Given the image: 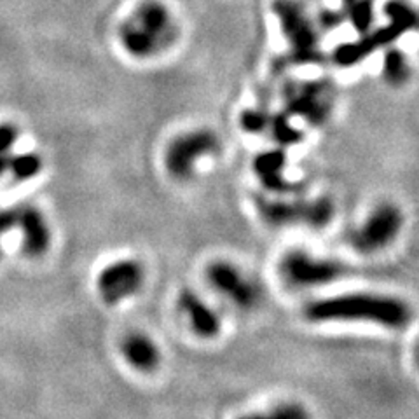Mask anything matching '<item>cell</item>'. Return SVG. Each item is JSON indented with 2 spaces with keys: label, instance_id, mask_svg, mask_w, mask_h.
Segmentation results:
<instances>
[{
  "label": "cell",
  "instance_id": "f1b7e54d",
  "mask_svg": "<svg viewBox=\"0 0 419 419\" xmlns=\"http://www.w3.org/2000/svg\"><path fill=\"white\" fill-rule=\"evenodd\" d=\"M354 0H341V11H345L350 4H353Z\"/></svg>",
  "mask_w": 419,
  "mask_h": 419
},
{
  "label": "cell",
  "instance_id": "ac0fdd59",
  "mask_svg": "<svg viewBox=\"0 0 419 419\" xmlns=\"http://www.w3.org/2000/svg\"><path fill=\"white\" fill-rule=\"evenodd\" d=\"M267 131L271 133L278 147L286 149V147L299 145L304 140L303 131L297 126H294L292 117L286 114L285 111L276 112V114H269V123H267Z\"/></svg>",
  "mask_w": 419,
  "mask_h": 419
},
{
  "label": "cell",
  "instance_id": "7c38bea8",
  "mask_svg": "<svg viewBox=\"0 0 419 419\" xmlns=\"http://www.w3.org/2000/svg\"><path fill=\"white\" fill-rule=\"evenodd\" d=\"M285 168L286 150L281 147L262 150L252 161V169L259 179L260 186L267 192H273V194H290V192H296L301 189L299 184H294L286 179Z\"/></svg>",
  "mask_w": 419,
  "mask_h": 419
},
{
  "label": "cell",
  "instance_id": "8fae6325",
  "mask_svg": "<svg viewBox=\"0 0 419 419\" xmlns=\"http://www.w3.org/2000/svg\"><path fill=\"white\" fill-rule=\"evenodd\" d=\"M130 18L160 44L161 51L168 49L179 37V26L172 11L160 0H142Z\"/></svg>",
  "mask_w": 419,
  "mask_h": 419
},
{
  "label": "cell",
  "instance_id": "cb8c5ba5",
  "mask_svg": "<svg viewBox=\"0 0 419 419\" xmlns=\"http://www.w3.org/2000/svg\"><path fill=\"white\" fill-rule=\"evenodd\" d=\"M18 140V128L11 123L0 124V154H7Z\"/></svg>",
  "mask_w": 419,
  "mask_h": 419
},
{
  "label": "cell",
  "instance_id": "8992f818",
  "mask_svg": "<svg viewBox=\"0 0 419 419\" xmlns=\"http://www.w3.org/2000/svg\"><path fill=\"white\" fill-rule=\"evenodd\" d=\"M279 273L292 286H322L345 276L346 266L337 260L316 259L303 250H292L279 262Z\"/></svg>",
  "mask_w": 419,
  "mask_h": 419
},
{
  "label": "cell",
  "instance_id": "277c9868",
  "mask_svg": "<svg viewBox=\"0 0 419 419\" xmlns=\"http://www.w3.org/2000/svg\"><path fill=\"white\" fill-rule=\"evenodd\" d=\"M285 112L290 117H299L304 123L320 128L327 123L334 111L337 89L332 79H311L303 82H290L283 91Z\"/></svg>",
  "mask_w": 419,
  "mask_h": 419
},
{
  "label": "cell",
  "instance_id": "484cf974",
  "mask_svg": "<svg viewBox=\"0 0 419 419\" xmlns=\"http://www.w3.org/2000/svg\"><path fill=\"white\" fill-rule=\"evenodd\" d=\"M18 224V210H0V236Z\"/></svg>",
  "mask_w": 419,
  "mask_h": 419
},
{
  "label": "cell",
  "instance_id": "603a6c76",
  "mask_svg": "<svg viewBox=\"0 0 419 419\" xmlns=\"http://www.w3.org/2000/svg\"><path fill=\"white\" fill-rule=\"evenodd\" d=\"M269 419H309V413L306 410V407L301 406V403L286 402L274 407V409L271 410Z\"/></svg>",
  "mask_w": 419,
  "mask_h": 419
},
{
  "label": "cell",
  "instance_id": "d6986e66",
  "mask_svg": "<svg viewBox=\"0 0 419 419\" xmlns=\"http://www.w3.org/2000/svg\"><path fill=\"white\" fill-rule=\"evenodd\" d=\"M383 14L390 25L402 33L413 32L418 26V16L414 7L407 0H388L383 6Z\"/></svg>",
  "mask_w": 419,
  "mask_h": 419
},
{
  "label": "cell",
  "instance_id": "83f0119b",
  "mask_svg": "<svg viewBox=\"0 0 419 419\" xmlns=\"http://www.w3.org/2000/svg\"><path fill=\"white\" fill-rule=\"evenodd\" d=\"M238 419H269V416H262V414H247V416H240Z\"/></svg>",
  "mask_w": 419,
  "mask_h": 419
},
{
  "label": "cell",
  "instance_id": "ba28073f",
  "mask_svg": "<svg viewBox=\"0 0 419 419\" xmlns=\"http://www.w3.org/2000/svg\"><path fill=\"white\" fill-rule=\"evenodd\" d=\"M206 279L215 290L243 309L254 308L260 297L259 286L245 276L234 264L225 260H215L208 264Z\"/></svg>",
  "mask_w": 419,
  "mask_h": 419
},
{
  "label": "cell",
  "instance_id": "9a60e30c",
  "mask_svg": "<svg viewBox=\"0 0 419 419\" xmlns=\"http://www.w3.org/2000/svg\"><path fill=\"white\" fill-rule=\"evenodd\" d=\"M121 353L124 360L140 372H152L160 365L161 351L156 342L145 334L133 332L121 342Z\"/></svg>",
  "mask_w": 419,
  "mask_h": 419
},
{
  "label": "cell",
  "instance_id": "e0dca14e",
  "mask_svg": "<svg viewBox=\"0 0 419 419\" xmlns=\"http://www.w3.org/2000/svg\"><path fill=\"white\" fill-rule=\"evenodd\" d=\"M381 75L391 88H402L409 82L413 75V67H410L409 56L400 48L391 46L384 48L383 62H381Z\"/></svg>",
  "mask_w": 419,
  "mask_h": 419
},
{
  "label": "cell",
  "instance_id": "6da1fadb",
  "mask_svg": "<svg viewBox=\"0 0 419 419\" xmlns=\"http://www.w3.org/2000/svg\"><path fill=\"white\" fill-rule=\"evenodd\" d=\"M304 315L315 323L367 322L386 328H402L409 323L410 309L396 297L379 294H345L309 303Z\"/></svg>",
  "mask_w": 419,
  "mask_h": 419
},
{
  "label": "cell",
  "instance_id": "3957f363",
  "mask_svg": "<svg viewBox=\"0 0 419 419\" xmlns=\"http://www.w3.org/2000/svg\"><path fill=\"white\" fill-rule=\"evenodd\" d=\"M257 211L267 225H308L311 229H323L332 222L335 206L330 198L316 199H257Z\"/></svg>",
  "mask_w": 419,
  "mask_h": 419
},
{
  "label": "cell",
  "instance_id": "44dd1931",
  "mask_svg": "<svg viewBox=\"0 0 419 419\" xmlns=\"http://www.w3.org/2000/svg\"><path fill=\"white\" fill-rule=\"evenodd\" d=\"M43 169V160L35 152H23L9 157V169L16 180L33 179Z\"/></svg>",
  "mask_w": 419,
  "mask_h": 419
},
{
  "label": "cell",
  "instance_id": "5bb4252c",
  "mask_svg": "<svg viewBox=\"0 0 419 419\" xmlns=\"http://www.w3.org/2000/svg\"><path fill=\"white\" fill-rule=\"evenodd\" d=\"M18 228L23 233V250L30 257H40L48 250L51 233L44 215L33 206L18 210Z\"/></svg>",
  "mask_w": 419,
  "mask_h": 419
},
{
  "label": "cell",
  "instance_id": "52a82bcc",
  "mask_svg": "<svg viewBox=\"0 0 419 419\" xmlns=\"http://www.w3.org/2000/svg\"><path fill=\"white\" fill-rule=\"evenodd\" d=\"M402 224L403 215L398 206H395L393 203H381L353 233L351 245L360 254H374L388 247L398 236Z\"/></svg>",
  "mask_w": 419,
  "mask_h": 419
},
{
  "label": "cell",
  "instance_id": "7a4b0ae2",
  "mask_svg": "<svg viewBox=\"0 0 419 419\" xmlns=\"http://www.w3.org/2000/svg\"><path fill=\"white\" fill-rule=\"evenodd\" d=\"M279 30L289 46V55L296 65H318L323 62L320 30L308 9L299 0H273L271 4Z\"/></svg>",
  "mask_w": 419,
  "mask_h": 419
},
{
  "label": "cell",
  "instance_id": "d4e9b609",
  "mask_svg": "<svg viewBox=\"0 0 419 419\" xmlns=\"http://www.w3.org/2000/svg\"><path fill=\"white\" fill-rule=\"evenodd\" d=\"M322 16H320L318 21H315L316 26H322L323 30H334L335 26H339L345 21V14H342V11H334V9H327L323 11V13H320Z\"/></svg>",
  "mask_w": 419,
  "mask_h": 419
},
{
  "label": "cell",
  "instance_id": "2e32d148",
  "mask_svg": "<svg viewBox=\"0 0 419 419\" xmlns=\"http://www.w3.org/2000/svg\"><path fill=\"white\" fill-rule=\"evenodd\" d=\"M117 37H119L121 48L126 51V55H130L131 58L137 60H149L157 56L161 51L160 44L145 32L140 26L135 23L131 18L124 20L119 25L117 30Z\"/></svg>",
  "mask_w": 419,
  "mask_h": 419
},
{
  "label": "cell",
  "instance_id": "ffe728a7",
  "mask_svg": "<svg viewBox=\"0 0 419 419\" xmlns=\"http://www.w3.org/2000/svg\"><path fill=\"white\" fill-rule=\"evenodd\" d=\"M345 20H348L358 35H364L374 25V0H354L345 11Z\"/></svg>",
  "mask_w": 419,
  "mask_h": 419
},
{
  "label": "cell",
  "instance_id": "9c48e42d",
  "mask_svg": "<svg viewBox=\"0 0 419 419\" xmlns=\"http://www.w3.org/2000/svg\"><path fill=\"white\" fill-rule=\"evenodd\" d=\"M143 283V267L137 260L123 259L108 264L98 274V292L107 304H117L137 294Z\"/></svg>",
  "mask_w": 419,
  "mask_h": 419
},
{
  "label": "cell",
  "instance_id": "7402d4cb",
  "mask_svg": "<svg viewBox=\"0 0 419 419\" xmlns=\"http://www.w3.org/2000/svg\"><path fill=\"white\" fill-rule=\"evenodd\" d=\"M240 128L248 135H260L267 131V123H269V114L259 108H245L238 117Z\"/></svg>",
  "mask_w": 419,
  "mask_h": 419
},
{
  "label": "cell",
  "instance_id": "4fadbf2b",
  "mask_svg": "<svg viewBox=\"0 0 419 419\" xmlns=\"http://www.w3.org/2000/svg\"><path fill=\"white\" fill-rule=\"evenodd\" d=\"M179 308L199 337L210 339L220 332V318L217 313L192 290H182L179 294Z\"/></svg>",
  "mask_w": 419,
  "mask_h": 419
},
{
  "label": "cell",
  "instance_id": "4316f807",
  "mask_svg": "<svg viewBox=\"0 0 419 419\" xmlns=\"http://www.w3.org/2000/svg\"><path fill=\"white\" fill-rule=\"evenodd\" d=\"M9 169V156L6 154H0V177Z\"/></svg>",
  "mask_w": 419,
  "mask_h": 419
},
{
  "label": "cell",
  "instance_id": "30bf717a",
  "mask_svg": "<svg viewBox=\"0 0 419 419\" xmlns=\"http://www.w3.org/2000/svg\"><path fill=\"white\" fill-rule=\"evenodd\" d=\"M402 35L403 33L390 23L381 26V28H371L364 35H358V39L353 43H342L335 46L330 60L339 69H350V67H354L367 60L377 49L391 46Z\"/></svg>",
  "mask_w": 419,
  "mask_h": 419
},
{
  "label": "cell",
  "instance_id": "5b68a950",
  "mask_svg": "<svg viewBox=\"0 0 419 419\" xmlns=\"http://www.w3.org/2000/svg\"><path fill=\"white\" fill-rule=\"evenodd\" d=\"M220 150V138L208 128H198L177 135L166 145L163 164L166 173L175 180H189L196 173V166L205 157Z\"/></svg>",
  "mask_w": 419,
  "mask_h": 419
}]
</instances>
